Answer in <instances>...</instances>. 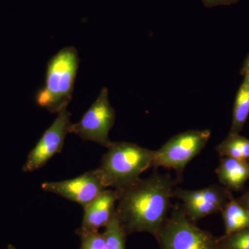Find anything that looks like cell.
Wrapping results in <instances>:
<instances>
[{
    "label": "cell",
    "mask_w": 249,
    "mask_h": 249,
    "mask_svg": "<svg viewBox=\"0 0 249 249\" xmlns=\"http://www.w3.org/2000/svg\"><path fill=\"white\" fill-rule=\"evenodd\" d=\"M178 180L155 172L119 192L116 212L127 235L148 232L156 236L168 217Z\"/></svg>",
    "instance_id": "cell-1"
},
{
    "label": "cell",
    "mask_w": 249,
    "mask_h": 249,
    "mask_svg": "<svg viewBox=\"0 0 249 249\" xmlns=\"http://www.w3.org/2000/svg\"><path fill=\"white\" fill-rule=\"evenodd\" d=\"M103 155L99 169L107 188L123 191L144 171L152 168L155 150L129 142H112Z\"/></svg>",
    "instance_id": "cell-2"
},
{
    "label": "cell",
    "mask_w": 249,
    "mask_h": 249,
    "mask_svg": "<svg viewBox=\"0 0 249 249\" xmlns=\"http://www.w3.org/2000/svg\"><path fill=\"white\" fill-rule=\"evenodd\" d=\"M79 63L74 47H65L49 60L45 86L36 95L37 106L52 114L67 108L72 100Z\"/></svg>",
    "instance_id": "cell-3"
},
{
    "label": "cell",
    "mask_w": 249,
    "mask_h": 249,
    "mask_svg": "<svg viewBox=\"0 0 249 249\" xmlns=\"http://www.w3.org/2000/svg\"><path fill=\"white\" fill-rule=\"evenodd\" d=\"M155 237L160 249H219L217 238L196 226L178 206Z\"/></svg>",
    "instance_id": "cell-4"
},
{
    "label": "cell",
    "mask_w": 249,
    "mask_h": 249,
    "mask_svg": "<svg viewBox=\"0 0 249 249\" xmlns=\"http://www.w3.org/2000/svg\"><path fill=\"white\" fill-rule=\"evenodd\" d=\"M211 137L209 129H191L174 136L155 150L152 168L175 170L181 181L186 165L202 151Z\"/></svg>",
    "instance_id": "cell-5"
},
{
    "label": "cell",
    "mask_w": 249,
    "mask_h": 249,
    "mask_svg": "<svg viewBox=\"0 0 249 249\" xmlns=\"http://www.w3.org/2000/svg\"><path fill=\"white\" fill-rule=\"evenodd\" d=\"M108 93L107 88L101 89L79 122L71 124L70 134H76L82 140L109 147L112 142L109 140V133L115 123L116 111L109 103Z\"/></svg>",
    "instance_id": "cell-6"
},
{
    "label": "cell",
    "mask_w": 249,
    "mask_h": 249,
    "mask_svg": "<svg viewBox=\"0 0 249 249\" xmlns=\"http://www.w3.org/2000/svg\"><path fill=\"white\" fill-rule=\"evenodd\" d=\"M173 197L182 201L187 217L196 222L210 214L220 212L234 198L231 191L220 185L213 184L202 189L185 190L175 188Z\"/></svg>",
    "instance_id": "cell-7"
},
{
    "label": "cell",
    "mask_w": 249,
    "mask_h": 249,
    "mask_svg": "<svg viewBox=\"0 0 249 249\" xmlns=\"http://www.w3.org/2000/svg\"><path fill=\"white\" fill-rule=\"evenodd\" d=\"M71 114L67 108L59 111L56 119L42 134L39 142L28 155L22 170L31 173L43 168L54 155L63 149L67 134H70Z\"/></svg>",
    "instance_id": "cell-8"
},
{
    "label": "cell",
    "mask_w": 249,
    "mask_h": 249,
    "mask_svg": "<svg viewBox=\"0 0 249 249\" xmlns=\"http://www.w3.org/2000/svg\"><path fill=\"white\" fill-rule=\"evenodd\" d=\"M41 188L43 191L74 201L83 208L107 188L103 182L102 175L98 168L86 172L71 179L43 183Z\"/></svg>",
    "instance_id": "cell-9"
},
{
    "label": "cell",
    "mask_w": 249,
    "mask_h": 249,
    "mask_svg": "<svg viewBox=\"0 0 249 249\" xmlns=\"http://www.w3.org/2000/svg\"><path fill=\"white\" fill-rule=\"evenodd\" d=\"M119 192L115 189L105 190L84 209L81 227L76 231L78 235L99 231L106 227L116 210Z\"/></svg>",
    "instance_id": "cell-10"
},
{
    "label": "cell",
    "mask_w": 249,
    "mask_h": 249,
    "mask_svg": "<svg viewBox=\"0 0 249 249\" xmlns=\"http://www.w3.org/2000/svg\"><path fill=\"white\" fill-rule=\"evenodd\" d=\"M215 173L222 186L231 191H240L249 179V160L222 157Z\"/></svg>",
    "instance_id": "cell-11"
},
{
    "label": "cell",
    "mask_w": 249,
    "mask_h": 249,
    "mask_svg": "<svg viewBox=\"0 0 249 249\" xmlns=\"http://www.w3.org/2000/svg\"><path fill=\"white\" fill-rule=\"evenodd\" d=\"M249 116V77H244L234 102L232 120L229 134H239Z\"/></svg>",
    "instance_id": "cell-12"
},
{
    "label": "cell",
    "mask_w": 249,
    "mask_h": 249,
    "mask_svg": "<svg viewBox=\"0 0 249 249\" xmlns=\"http://www.w3.org/2000/svg\"><path fill=\"white\" fill-rule=\"evenodd\" d=\"M225 234L238 231L249 227V212L232 198L221 211Z\"/></svg>",
    "instance_id": "cell-13"
},
{
    "label": "cell",
    "mask_w": 249,
    "mask_h": 249,
    "mask_svg": "<svg viewBox=\"0 0 249 249\" xmlns=\"http://www.w3.org/2000/svg\"><path fill=\"white\" fill-rule=\"evenodd\" d=\"M218 155L249 160V139L239 134H229L227 138L216 147Z\"/></svg>",
    "instance_id": "cell-14"
},
{
    "label": "cell",
    "mask_w": 249,
    "mask_h": 249,
    "mask_svg": "<svg viewBox=\"0 0 249 249\" xmlns=\"http://www.w3.org/2000/svg\"><path fill=\"white\" fill-rule=\"evenodd\" d=\"M105 228L106 230L103 232L106 243L105 249H125L126 237L127 235L118 217L116 210Z\"/></svg>",
    "instance_id": "cell-15"
},
{
    "label": "cell",
    "mask_w": 249,
    "mask_h": 249,
    "mask_svg": "<svg viewBox=\"0 0 249 249\" xmlns=\"http://www.w3.org/2000/svg\"><path fill=\"white\" fill-rule=\"evenodd\" d=\"M219 249H249V227L217 238Z\"/></svg>",
    "instance_id": "cell-16"
},
{
    "label": "cell",
    "mask_w": 249,
    "mask_h": 249,
    "mask_svg": "<svg viewBox=\"0 0 249 249\" xmlns=\"http://www.w3.org/2000/svg\"><path fill=\"white\" fill-rule=\"evenodd\" d=\"M80 249H105V237L99 231L88 232L80 235Z\"/></svg>",
    "instance_id": "cell-17"
},
{
    "label": "cell",
    "mask_w": 249,
    "mask_h": 249,
    "mask_svg": "<svg viewBox=\"0 0 249 249\" xmlns=\"http://www.w3.org/2000/svg\"><path fill=\"white\" fill-rule=\"evenodd\" d=\"M236 199L249 212V189L246 192L245 194L242 195L240 198Z\"/></svg>",
    "instance_id": "cell-18"
},
{
    "label": "cell",
    "mask_w": 249,
    "mask_h": 249,
    "mask_svg": "<svg viewBox=\"0 0 249 249\" xmlns=\"http://www.w3.org/2000/svg\"><path fill=\"white\" fill-rule=\"evenodd\" d=\"M205 4L209 6L217 4H230L236 2L237 0H203Z\"/></svg>",
    "instance_id": "cell-19"
},
{
    "label": "cell",
    "mask_w": 249,
    "mask_h": 249,
    "mask_svg": "<svg viewBox=\"0 0 249 249\" xmlns=\"http://www.w3.org/2000/svg\"><path fill=\"white\" fill-rule=\"evenodd\" d=\"M240 74L242 76L249 77V54L246 58L242 69H241Z\"/></svg>",
    "instance_id": "cell-20"
},
{
    "label": "cell",
    "mask_w": 249,
    "mask_h": 249,
    "mask_svg": "<svg viewBox=\"0 0 249 249\" xmlns=\"http://www.w3.org/2000/svg\"><path fill=\"white\" fill-rule=\"evenodd\" d=\"M8 249H17L16 247H14V246L9 245L8 246Z\"/></svg>",
    "instance_id": "cell-21"
}]
</instances>
